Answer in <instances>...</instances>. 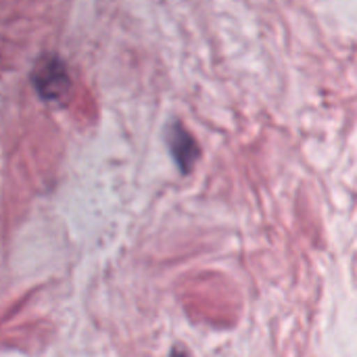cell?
<instances>
[{
	"instance_id": "1",
	"label": "cell",
	"mask_w": 357,
	"mask_h": 357,
	"mask_svg": "<svg viewBox=\"0 0 357 357\" xmlns=\"http://www.w3.org/2000/svg\"><path fill=\"white\" fill-rule=\"evenodd\" d=\"M31 84L38 92V96L46 102H61L71 92V75L63 59L56 54H46L38 61Z\"/></svg>"
},
{
	"instance_id": "2",
	"label": "cell",
	"mask_w": 357,
	"mask_h": 357,
	"mask_svg": "<svg viewBox=\"0 0 357 357\" xmlns=\"http://www.w3.org/2000/svg\"><path fill=\"white\" fill-rule=\"evenodd\" d=\"M167 146H169V153L178 165V169L182 174H190L195 163L199 161L201 157V149L195 140V136L178 121H174L169 128H167Z\"/></svg>"
},
{
	"instance_id": "3",
	"label": "cell",
	"mask_w": 357,
	"mask_h": 357,
	"mask_svg": "<svg viewBox=\"0 0 357 357\" xmlns=\"http://www.w3.org/2000/svg\"><path fill=\"white\" fill-rule=\"evenodd\" d=\"M169 357H192V354H190L188 349H184L182 345H176V347L172 349Z\"/></svg>"
}]
</instances>
